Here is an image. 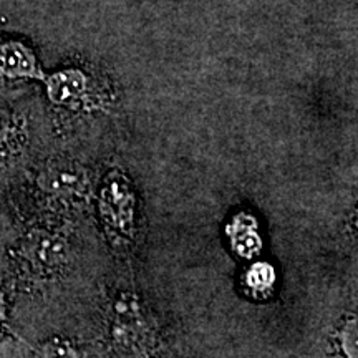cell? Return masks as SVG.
<instances>
[{"label": "cell", "instance_id": "1", "mask_svg": "<svg viewBox=\"0 0 358 358\" xmlns=\"http://www.w3.org/2000/svg\"><path fill=\"white\" fill-rule=\"evenodd\" d=\"M100 216L110 234L123 241L131 239L136 216V196L131 182L123 173L111 171L103 179Z\"/></svg>", "mask_w": 358, "mask_h": 358}, {"label": "cell", "instance_id": "2", "mask_svg": "<svg viewBox=\"0 0 358 358\" xmlns=\"http://www.w3.org/2000/svg\"><path fill=\"white\" fill-rule=\"evenodd\" d=\"M0 78L43 80L38 58L30 45L15 37L0 35Z\"/></svg>", "mask_w": 358, "mask_h": 358}, {"label": "cell", "instance_id": "3", "mask_svg": "<svg viewBox=\"0 0 358 358\" xmlns=\"http://www.w3.org/2000/svg\"><path fill=\"white\" fill-rule=\"evenodd\" d=\"M22 254L37 274H52L64 266L66 244L60 236L52 232H32L25 241Z\"/></svg>", "mask_w": 358, "mask_h": 358}, {"label": "cell", "instance_id": "4", "mask_svg": "<svg viewBox=\"0 0 358 358\" xmlns=\"http://www.w3.org/2000/svg\"><path fill=\"white\" fill-rule=\"evenodd\" d=\"M48 100L60 108H77L87 100L88 77L80 69H62L43 78Z\"/></svg>", "mask_w": 358, "mask_h": 358}, {"label": "cell", "instance_id": "5", "mask_svg": "<svg viewBox=\"0 0 358 358\" xmlns=\"http://www.w3.org/2000/svg\"><path fill=\"white\" fill-rule=\"evenodd\" d=\"M232 250L244 259H254L262 250V237L257 219L249 213H239L226 227Z\"/></svg>", "mask_w": 358, "mask_h": 358}, {"label": "cell", "instance_id": "6", "mask_svg": "<svg viewBox=\"0 0 358 358\" xmlns=\"http://www.w3.org/2000/svg\"><path fill=\"white\" fill-rule=\"evenodd\" d=\"M38 185L52 196H71L85 186V174L70 163H52L40 174Z\"/></svg>", "mask_w": 358, "mask_h": 358}, {"label": "cell", "instance_id": "7", "mask_svg": "<svg viewBox=\"0 0 358 358\" xmlns=\"http://www.w3.org/2000/svg\"><path fill=\"white\" fill-rule=\"evenodd\" d=\"M244 284L254 297H266L275 285V268L268 262H254L245 272Z\"/></svg>", "mask_w": 358, "mask_h": 358}, {"label": "cell", "instance_id": "8", "mask_svg": "<svg viewBox=\"0 0 358 358\" xmlns=\"http://www.w3.org/2000/svg\"><path fill=\"white\" fill-rule=\"evenodd\" d=\"M338 350L342 358H357V319L352 315L340 325L337 334Z\"/></svg>", "mask_w": 358, "mask_h": 358}, {"label": "cell", "instance_id": "9", "mask_svg": "<svg viewBox=\"0 0 358 358\" xmlns=\"http://www.w3.org/2000/svg\"><path fill=\"white\" fill-rule=\"evenodd\" d=\"M38 358H82V353L70 340L53 338L40 347Z\"/></svg>", "mask_w": 358, "mask_h": 358}, {"label": "cell", "instance_id": "10", "mask_svg": "<svg viewBox=\"0 0 358 358\" xmlns=\"http://www.w3.org/2000/svg\"><path fill=\"white\" fill-rule=\"evenodd\" d=\"M13 133H15V127H13L12 118L6 111L0 110V153H3L10 145Z\"/></svg>", "mask_w": 358, "mask_h": 358}]
</instances>
